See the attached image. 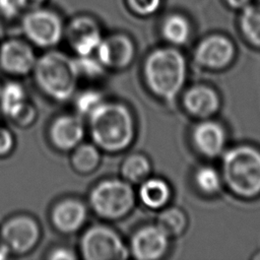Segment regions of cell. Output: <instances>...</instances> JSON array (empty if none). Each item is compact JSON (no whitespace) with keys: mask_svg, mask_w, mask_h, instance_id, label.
I'll use <instances>...</instances> for the list:
<instances>
[{"mask_svg":"<svg viewBox=\"0 0 260 260\" xmlns=\"http://www.w3.org/2000/svg\"><path fill=\"white\" fill-rule=\"evenodd\" d=\"M14 147V137L9 129L0 126V157L8 155Z\"/></svg>","mask_w":260,"mask_h":260,"instance_id":"31","label":"cell"},{"mask_svg":"<svg viewBox=\"0 0 260 260\" xmlns=\"http://www.w3.org/2000/svg\"><path fill=\"white\" fill-rule=\"evenodd\" d=\"M37 118V110L30 103L26 102L10 119L19 127H27Z\"/></svg>","mask_w":260,"mask_h":260,"instance_id":"29","label":"cell"},{"mask_svg":"<svg viewBox=\"0 0 260 260\" xmlns=\"http://www.w3.org/2000/svg\"><path fill=\"white\" fill-rule=\"evenodd\" d=\"M222 179L237 196L252 198L260 194V151L250 145L229 149L222 157Z\"/></svg>","mask_w":260,"mask_h":260,"instance_id":"4","label":"cell"},{"mask_svg":"<svg viewBox=\"0 0 260 260\" xmlns=\"http://www.w3.org/2000/svg\"><path fill=\"white\" fill-rule=\"evenodd\" d=\"M104 94L94 88H87L76 94L74 99V108L79 116L88 117L103 102Z\"/></svg>","mask_w":260,"mask_h":260,"instance_id":"27","label":"cell"},{"mask_svg":"<svg viewBox=\"0 0 260 260\" xmlns=\"http://www.w3.org/2000/svg\"><path fill=\"white\" fill-rule=\"evenodd\" d=\"M84 135V124L76 115H61L53 120L49 128V139L60 151L73 150L82 142Z\"/></svg>","mask_w":260,"mask_h":260,"instance_id":"14","label":"cell"},{"mask_svg":"<svg viewBox=\"0 0 260 260\" xmlns=\"http://www.w3.org/2000/svg\"><path fill=\"white\" fill-rule=\"evenodd\" d=\"M9 255H10L9 250L2 243H0V260L7 259L9 257Z\"/></svg>","mask_w":260,"mask_h":260,"instance_id":"35","label":"cell"},{"mask_svg":"<svg viewBox=\"0 0 260 260\" xmlns=\"http://www.w3.org/2000/svg\"><path fill=\"white\" fill-rule=\"evenodd\" d=\"M151 165L148 158L141 153L128 155L121 165V175L130 184H138L148 178Z\"/></svg>","mask_w":260,"mask_h":260,"instance_id":"21","label":"cell"},{"mask_svg":"<svg viewBox=\"0 0 260 260\" xmlns=\"http://www.w3.org/2000/svg\"><path fill=\"white\" fill-rule=\"evenodd\" d=\"M194 56L197 63L203 67L221 69L233 61L235 46L226 37L212 35L198 44Z\"/></svg>","mask_w":260,"mask_h":260,"instance_id":"13","label":"cell"},{"mask_svg":"<svg viewBox=\"0 0 260 260\" xmlns=\"http://www.w3.org/2000/svg\"><path fill=\"white\" fill-rule=\"evenodd\" d=\"M187 216L185 212L178 207H169L164 209L156 220V224L169 236H180L187 228Z\"/></svg>","mask_w":260,"mask_h":260,"instance_id":"24","label":"cell"},{"mask_svg":"<svg viewBox=\"0 0 260 260\" xmlns=\"http://www.w3.org/2000/svg\"><path fill=\"white\" fill-rule=\"evenodd\" d=\"M41 228L38 221L29 215H16L7 219L1 230V243L10 254L24 255L29 253L39 243Z\"/></svg>","mask_w":260,"mask_h":260,"instance_id":"8","label":"cell"},{"mask_svg":"<svg viewBox=\"0 0 260 260\" xmlns=\"http://www.w3.org/2000/svg\"><path fill=\"white\" fill-rule=\"evenodd\" d=\"M140 201L150 209H159L167 205L171 198L169 184L159 178H147L138 190Z\"/></svg>","mask_w":260,"mask_h":260,"instance_id":"18","label":"cell"},{"mask_svg":"<svg viewBox=\"0 0 260 260\" xmlns=\"http://www.w3.org/2000/svg\"><path fill=\"white\" fill-rule=\"evenodd\" d=\"M194 181L198 189L208 195L215 194L221 187V177L215 169L205 166L199 168L195 175Z\"/></svg>","mask_w":260,"mask_h":260,"instance_id":"26","label":"cell"},{"mask_svg":"<svg viewBox=\"0 0 260 260\" xmlns=\"http://www.w3.org/2000/svg\"><path fill=\"white\" fill-rule=\"evenodd\" d=\"M226 3L234 7V8H241L243 9L244 7H246L248 4H250L251 0H225Z\"/></svg>","mask_w":260,"mask_h":260,"instance_id":"34","label":"cell"},{"mask_svg":"<svg viewBox=\"0 0 260 260\" xmlns=\"http://www.w3.org/2000/svg\"><path fill=\"white\" fill-rule=\"evenodd\" d=\"M74 63L79 78L98 80L104 76L106 71V68L93 54L76 56V58H74Z\"/></svg>","mask_w":260,"mask_h":260,"instance_id":"25","label":"cell"},{"mask_svg":"<svg viewBox=\"0 0 260 260\" xmlns=\"http://www.w3.org/2000/svg\"><path fill=\"white\" fill-rule=\"evenodd\" d=\"M135 199L131 184L124 179L103 180L91 189L88 196L93 212L108 220H118L129 214Z\"/></svg>","mask_w":260,"mask_h":260,"instance_id":"5","label":"cell"},{"mask_svg":"<svg viewBox=\"0 0 260 260\" xmlns=\"http://www.w3.org/2000/svg\"><path fill=\"white\" fill-rule=\"evenodd\" d=\"M94 54L106 69L122 70L132 63L135 45L128 35L114 32L103 38Z\"/></svg>","mask_w":260,"mask_h":260,"instance_id":"10","label":"cell"},{"mask_svg":"<svg viewBox=\"0 0 260 260\" xmlns=\"http://www.w3.org/2000/svg\"><path fill=\"white\" fill-rule=\"evenodd\" d=\"M143 78L149 90L167 103L175 101L186 79V61L174 48H158L143 63Z\"/></svg>","mask_w":260,"mask_h":260,"instance_id":"2","label":"cell"},{"mask_svg":"<svg viewBox=\"0 0 260 260\" xmlns=\"http://www.w3.org/2000/svg\"><path fill=\"white\" fill-rule=\"evenodd\" d=\"M169 236L157 225H145L131 237L129 252L139 260L161 258L169 248Z\"/></svg>","mask_w":260,"mask_h":260,"instance_id":"12","label":"cell"},{"mask_svg":"<svg viewBox=\"0 0 260 260\" xmlns=\"http://www.w3.org/2000/svg\"><path fill=\"white\" fill-rule=\"evenodd\" d=\"M189 21L181 14H171L162 22V37L174 45L185 44L190 36Z\"/></svg>","mask_w":260,"mask_h":260,"instance_id":"22","label":"cell"},{"mask_svg":"<svg viewBox=\"0 0 260 260\" xmlns=\"http://www.w3.org/2000/svg\"><path fill=\"white\" fill-rule=\"evenodd\" d=\"M240 27L244 37L260 48V4H248L242 9Z\"/></svg>","mask_w":260,"mask_h":260,"instance_id":"23","label":"cell"},{"mask_svg":"<svg viewBox=\"0 0 260 260\" xmlns=\"http://www.w3.org/2000/svg\"><path fill=\"white\" fill-rule=\"evenodd\" d=\"M47 2H48V0H20L23 12L27 11V10L46 6Z\"/></svg>","mask_w":260,"mask_h":260,"instance_id":"33","label":"cell"},{"mask_svg":"<svg viewBox=\"0 0 260 260\" xmlns=\"http://www.w3.org/2000/svg\"><path fill=\"white\" fill-rule=\"evenodd\" d=\"M64 38L76 56H85L94 54L104 36L98 19L90 14L81 13L65 24Z\"/></svg>","mask_w":260,"mask_h":260,"instance_id":"9","label":"cell"},{"mask_svg":"<svg viewBox=\"0 0 260 260\" xmlns=\"http://www.w3.org/2000/svg\"><path fill=\"white\" fill-rule=\"evenodd\" d=\"M0 87H1V86H0Z\"/></svg>","mask_w":260,"mask_h":260,"instance_id":"36","label":"cell"},{"mask_svg":"<svg viewBox=\"0 0 260 260\" xmlns=\"http://www.w3.org/2000/svg\"><path fill=\"white\" fill-rule=\"evenodd\" d=\"M192 138L198 151L207 157H214L221 153L226 140L223 127L214 121L199 123L193 130Z\"/></svg>","mask_w":260,"mask_h":260,"instance_id":"16","label":"cell"},{"mask_svg":"<svg viewBox=\"0 0 260 260\" xmlns=\"http://www.w3.org/2000/svg\"><path fill=\"white\" fill-rule=\"evenodd\" d=\"M79 251L86 260H123L129 254L119 234L104 224H94L83 233Z\"/></svg>","mask_w":260,"mask_h":260,"instance_id":"7","label":"cell"},{"mask_svg":"<svg viewBox=\"0 0 260 260\" xmlns=\"http://www.w3.org/2000/svg\"><path fill=\"white\" fill-rule=\"evenodd\" d=\"M26 102V93L20 83L9 81L0 87V109L9 119Z\"/></svg>","mask_w":260,"mask_h":260,"instance_id":"20","label":"cell"},{"mask_svg":"<svg viewBox=\"0 0 260 260\" xmlns=\"http://www.w3.org/2000/svg\"><path fill=\"white\" fill-rule=\"evenodd\" d=\"M126 4L134 14L149 16L159 9L161 0H126Z\"/></svg>","mask_w":260,"mask_h":260,"instance_id":"28","label":"cell"},{"mask_svg":"<svg viewBox=\"0 0 260 260\" xmlns=\"http://www.w3.org/2000/svg\"><path fill=\"white\" fill-rule=\"evenodd\" d=\"M34 78L39 89L56 102H66L75 94L78 74L74 58L63 52L49 50L37 59Z\"/></svg>","mask_w":260,"mask_h":260,"instance_id":"3","label":"cell"},{"mask_svg":"<svg viewBox=\"0 0 260 260\" xmlns=\"http://www.w3.org/2000/svg\"><path fill=\"white\" fill-rule=\"evenodd\" d=\"M87 208L85 204L74 198H67L54 205L51 211L53 226L62 234H74L85 223Z\"/></svg>","mask_w":260,"mask_h":260,"instance_id":"15","label":"cell"},{"mask_svg":"<svg viewBox=\"0 0 260 260\" xmlns=\"http://www.w3.org/2000/svg\"><path fill=\"white\" fill-rule=\"evenodd\" d=\"M48 258L52 260H74L77 258V255L69 248L57 247L50 251Z\"/></svg>","mask_w":260,"mask_h":260,"instance_id":"32","label":"cell"},{"mask_svg":"<svg viewBox=\"0 0 260 260\" xmlns=\"http://www.w3.org/2000/svg\"><path fill=\"white\" fill-rule=\"evenodd\" d=\"M37 56L29 42L9 39L0 46V68L7 74L24 76L32 72Z\"/></svg>","mask_w":260,"mask_h":260,"instance_id":"11","label":"cell"},{"mask_svg":"<svg viewBox=\"0 0 260 260\" xmlns=\"http://www.w3.org/2000/svg\"><path fill=\"white\" fill-rule=\"evenodd\" d=\"M21 30L27 42L42 49L56 47L64 38L61 14L47 6L27 10L20 16Z\"/></svg>","mask_w":260,"mask_h":260,"instance_id":"6","label":"cell"},{"mask_svg":"<svg viewBox=\"0 0 260 260\" xmlns=\"http://www.w3.org/2000/svg\"><path fill=\"white\" fill-rule=\"evenodd\" d=\"M185 109L193 116L207 118L219 109L220 101L217 92L206 85H195L189 88L183 99Z\"/></svg>","mask_w":260,"mask_h":260,"instance_id":"17","label":"cell"},{"mask_svg":"<svg viewBox=\"0 0 260 260\" xmlns=\"http://www.w3.org/2000/svg\"><path fill=\"white\" fill-rule=\"evenodd\" d=\"M23 13L20 0H0V17L11 21L19 18Z\"/></svg>","mask_w":260,"mask_h":260,"instance_id":"30","label":"cell"},{"mask_svg":"<svg viewBox=\"0 0 260 260\" xmlns=\"http://www.w3.org/2000/svg\"><path fill=\"white\" fill-rule=\"evenodd\" d=\"M87 118L89 135L100 150L117 153L132 144L136 125L133 114L126 105L104 101Z\"/></svg>","mask_w":260,"mask_h":260,"instance_id":"1","label":"cell"},{"mask_svg":"<svg viewBox=\"0 0 260 260\" xmlns=\"http://www.w3.org/2000/svg\"><path fill=\"white\" fill-rule=\"evenodd\" d=\"M101 162L100 148L91 143H80L71 155V165L79 174H90L94 172Z\"/></svg>","mask_w":260,"mask_h":260,"instance_id":"19","label":"cell"}]
</instances>
